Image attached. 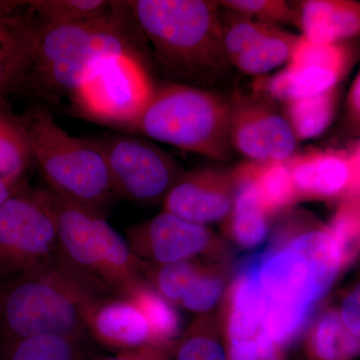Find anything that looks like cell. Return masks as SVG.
I'll return each mask as SVG.
<instances>
[{
    "instance_id": "obj_1",
    "label": "cell",
    "mask_w": 360,
    "mask_h": 360,
    "mask_svg": "<svg viewBox=\"0 0 360 360\" xmlns=\"http://www.w3.org/2000/svg\"><path fill=\"white\" fill-rule=\"evenodd\" d=\"M257 258L265 302L262 333L284 349L342 274L340 253L328 224L311 213L293 212Z\"/></svg>"
},
{
    "instance_id": "obj_2",
    "label": "cell",
    "mask_w": 360,
    "mask_h": 360,
    "mask_svg": "<svg viewBox=\"0 0 360 360\" xmlns=\"http://www.w3.org/2000/svg\"><path fill=\"white\" fill-rule=\"evenodd\" d=\"M106 295H112L58 252L7 279L0 288V341L42 335H89L90 314Z\"/></svg>"
},
{
    "instance_id": "obj_3",
    "label": "cell",
    "mask_w": 360,
    "mask_h": 360,
    "mask_svg": "<svg viewBox=\"0 0 360 360\" xmlns=\"http://www.w3.org/2000/svg\"><path fill=\"white\" fill-rule=\"evenodd\" d=\"M127 4L161 70L176 84H210L231 68L224 53L217 1L134 0Z\"/></svg>"
},
{
    "instance_id": "obj_4",
    "label": "cell",
    "mask_w": 360,
    "mask_h": 360,
    "mask_svg": "<svg viewBox=\"0 0 360 360\" xmlns=\"http://www.w3.org/2000/svg\"><path fill=\"white\" fill-rule=\"evenodd\" d=\"M127 1L103 18L68 25H39L26 89L45 98L72 97L97 66L125 53L142 56L130 30Z\"/></svg>"
},
{
    "instance_id": "obj_5",
    "label": "cell",
    "mask_w": 360,
    "mask_h": 360,
    "mask_svg": "<svg viewBox=\"0 0 360 360\" xmlns=\"http://www.w3.org/2000/svg\"><path fill=\"white\" fill-rule=\"evenodd\" d=\"M33 165L52 193L105 217L116 194L105 158L96 141L61 129L51 111L33 106L21 115Z\"/></svg>"
},
{
    "instance_id": "obj_6",
    "label": "cell",
    "mask_w": 360,
    "mask_h": 360,
    "mask_svg": "<svg viewBox=\"0 0 360 360\" xmlns=\"http://www.w3.org/2000/svg\"><path fill=\"white\" fill-rule=\"evenodd\" d=\"M134 132L214 160H229L232 153L229 101L200 86H156Z\"/></svg>"
},
{
    "instance_id": "obj_7",
    "label": "cell",
    "mask_w": 360,
    "mask_h": 360,
    "mask_svg": "<svg viewBox=\"0 0 360 360\" xmlns=\"http://www.w3.org/2000/svg\"><path fill=\"white\" fill-rule=\"evenodd\" d=\"M45 189L58 229L59 252L68 262L112 295L123 297L146 281V264L105 217Z\"/></svg>"
},
{
    "instance_id": "obj_8",
    "label": "cell",
    "mask_w": 360,
    "mask_h": 360,
    "mask_svg": "<svg viewBox=\"0 0 360 360\" xmlns=\"http://www.w3.org/2000/svg\"><path fill=\"white\" fill-rule=\"evenodd\" d=\"M155 89L143 56L125 53L97 66L71 101L82 117L131 134Z\"/></svg>"
},
{
    "instance_id": "obj_9",
    "label": "cell",
    "mask_w": 360,
    "mask_h": 360,
    "mask_svg": "<svg viewBox=\"0 0 360 360\" xmlns=\"http://www.w3.org/2000/svg\"><path fill=\"white\" fill-rule=\"evenodd\" d=\"M58 252V229L46 189L25 180L0 206V269L9 279Z\"/></svg>"
},
{
    "instance_id": "obj_10",
    "label": "cell",
    "mask_w": 360,
    "mask_h": 360,
    "mask_svg": "<svg viewBox=\"0 0 360 360\" xmlns=\"http://www.w3.org/2000/svg\"><path fill=\"white\" fill-rule=\"evenodd\" d=\"M105 158L116 196L141 205L165 200L184 170L167 151L141 137L106 134L94 139Z\"/></svg>"
},
{
    "instance_id": "obj_11",
    "label": "cell",
    "mask_w": 360,
    "mask_h": 360,
    "mask_svg": "<svg viewBox=\"0 0 360 360\" xmlns=\"http://www.w3.org/2000/svg\"><path fill=\"white\" fill-rule=\"evenodd\" d=\"M354 42L314 44L300 35L292 58L283 70L258 85L271 101L286 103L338 87L356 61Z\"/></svg>"
},
{
    "instance_id": "obj_12",
    "label": "cell",
    "mask_w": 360,
    "mask_h": 360,
    "mask_svg": "<svg viewBox=\"0 0 360 360\" xmlns=\"http://www.w3.org/2000/svg\"><path fill=\"white\" fill-rule=\"evenodd\" d=\"M221 302L219 328L229 360H283L262 333L265 302L257 255L241 265Z\"/></svg>"
},
{
    "instance_id": "obj_13",
    "label": "cell",
    "mask_w": 360,
    "mask_h": 360,
    "mask_svg": "<svg viewBox=\"0 0 360 360\" xmlns=\"http://www.w3.org/2000/svg\"><path fill=\"white\" fill-rule=\"evenodd\" d=\"M127 241L132 252L146 264L163 265L202 258L208 262H226L224 241L212 229L165 210L130 226Z\"/></svg>"
},
{
    "instance_id": "obj_14",
    "label": "cell",
    "mask_w": 360,
    "mask_h": 360,
    "mask_svg": "<svg viewBox=\"0 0 360 360\" xmlns=\"http://www.w3.org/2000/svg\"><path fill=\"white\" fill-rule=\"evenodd\" d=\"M227 101L232 150L250 161H286L295 155L298 141L274 101L236 94Z\"/></svg>"
},
{
    "instance_id": "obj_15",
    "label": "cell",
    "mask_w": 360,
    "mask_h": 360,
    "mask_svg": "<svg viewBox=\"0 0 360 360\" xmlns=\"http://www.w3.org/2000/svg\"><path fill=\"white\" fill-rule=\"evenodd\" d=\"M225 56L231 66L253 77L286 65L300 35L281 26L251 20L231 11H220Z\"/></svg>"
},
{
    "instance_id": "obj_16",
    "label": "cell",
    "mask_w": 360,
    "mask_h": 360,
    "mask_svg": "<svg viewBox=\"0 0 360 360\" xmlns=\"http://www.w3.org/2000/svg\"><path fill=\"white\" fill-rule=\"evenodd\" d=\"M234 191L232 172L196 168L179 177L162 201L163 210L193 224H221L231 212Z\"/></svg>"
},
{
    "instance_id": "obj_17",
    "label": "cell",
    "mask_w": 360,
    "mask_h": 360,
    "mask_svg": "<svg viewBox=\"0 0 360 360\" xmlns=\"http://www.w3.org/2000/svg\"><path fill=\"white\" fill-rule=\"evenodd\" d=\"M288 162L298 201H338L359 181L352 151L315 149Z\"/></svg>"
},
{
    "instance_id": "obj_18",
    "label": "cell",
    "mask_w": 360,
    "mask_h": 360,
    "mask_svg": "<svg viewBox=\"0 0 360 360\" xmlns=\"http://www.w3.org/2000/svg\"><path fill=\"white\" fill-rule=\"evenodd\" d=\"M87 331L94 342L115 352L156 343L141 310L122 296L101 298L90 314Z\"/></svg>"
},
{
    "instance_id": "obj_19",
    "label": "cell",
    "mask_w": 360,
    "mask_h": 360,
    "mask_svg": "<svg viewBox=\"0 0 360 360\" xmlns=\"http://www.w3.org/2000/svg\"><path fill=\"white\" fill-rule=\"evenodd\" d=\"M39 21L30 6L0 20V101L25 89L32 70Z\"/></svg>"
},
{
    "instance_id": "obj_20",
    "label": "cell",
    "mask_w": 360,
    "mask_h": 360,
    "mask_svg": "<svg viewBox=\"0 0 360 360\" xmlns=\"http://www.w3.org/2000/svg\"><path fill=\"white\" fill-rule=\"evenodd\" d=\"M302 37L329 44L360 39V2L354 0H305L297 4Z\"/></svg>"
},
{
    "instance_id": "obj_21",
    "label": "cell",
    "mask_w": 360,
    "mask_h": 360,
    "mask_svg": "<svg viewBox=\"0 0 360 360\" xmlns=\"http://www.w3.org/2000/svg\"><path fill=\"white\" fill-rule=\"evenodd\" d=\"M236 191L231 212L221 222L222 231L236 245L250 250L264 243L269 231V217L259 205L250 180L232 170Z\"/></svg>"
},
{
    "instance_id": "obj_22",
    "label": "cell",
    "mask_w": 360,
    "mask_h": 360,
    "mask_svg": "<svg viewBox=\"0 0 360 360\" xmlns=\"http://www.w3.org/2000/svg\"><path fill=\"white\" fill-rule=\"evenodd\" d=\"M89 335H42L0 341V360H94Z\"/></svg>"
},
{
    "instance_id": "obj_23",
    "label": "cell",
    "mask_w": 360,
    "mask_h": 360,
    "mask_svg": "<svg viewBox=\"0 0 360 360\" xmlns=\"http://www.w3.org/2000/svg\"><path fill=\"white\" fill-rule=\"evenodd\" d=\"M307 360H355L360 357V340L347 328L335 305H326L307 333Z\"/></svg>"
},
{
    "instance_id": "obj_24",
    "label": "cell",
    "mask_w": 360,
    "mask_h": 360,
    "mask_svg": "<svg viewBox=\"0 0 360 360\" xmlns=\"http://www.w3.org/2000/svg\"><path fill=\"white\" fill-rule=\"evenodd\" d=\"M236 169L250 180L259 205L271 219L297 202L288 160L250 161Z\"/></svg>"
},
{
    "instance_id": "obj_25",
    "label": "cell",
    "mask_w": 360,
    "mask_h": 360,
    "mask_svg": "<svg viewBox=\"0 0 360 360\" xmlns=\"http://www.w3.org/2000/svg\"><path fill=\"white\" fill-rule=\"evenodd\" d=\"M33 165L27 130L6 99L0 101V179L25 176Z\"/></svg>"
},
{
    "instance_id": "obj_26",
    "label": "cell",
    "mask_w": 360,
    "mask_h": 360,
    "mask_svg": "<svg viewBox=\"0 0 360 360\" xmlns=\"http://www.w3.org/2000/svg\"><path fill=\"white\" fill-rule=\"evenodd\" d=\"M338 87L319 96L284 103V115L298 141L319 136L335 118L338 103Z\"/></svg>"
},
{
    "instance_id": "obj_27",
    "label": "cell",
    "mask_w": 360,
    "mask_h": 360,
    "mask_svg": "<svg viewBox=\"0 0 360 360\" xmlns=\"http://www.w3.org/2000/svg\"><path fill=\"white\" fill-rule=\"evenodd\" d=\"M169 360H229L219 316L213 312L198 315L175 340Z\"/></svg>"
},
{
    "instance_id": "obj_28",
    "label": "cell",
    "mask_w": 360,
    "mask_h": 360,
    "mask_svg": "<svg viewBox=\"0 0 360 360\" xmlns=\"http://www.w3.org/2000/svg\"><path fill=\"white\" fill-rule=\"evenodd\" d=\"M328 226L335 239L345 272L360 257V181L336 201L335 213Z\"/></svg>"
},
{
    "instance_id": "obj_29",
    "label": "cell",
    "mask_w": 360,
    "mask_h": 360,
    "mask_svg": "<svg viewBox=\"0 0 360 360\" xmlns=\"http://www.w3.org/2000/svg\"><path fill=\"white\" fill-rule=\"evenodd\" d=\"M123 297L129 298L141 310L156 343H172L179 338L181 321L175 305L165 300L146 281L136 284Z\"/></svg>"
},
{
    "instance_id": "obj_30",
    "label": "cell",
    "mask_w": 360,
    "mask_h": 360,
    "mask_svg": "<svg viewBox=\"0 0 360 360\" xmlns=\"http://www.w3.org/2000/svg\"><path fill=\"white\" fill-rule=\"evenodd\" d=\"M39 25H68L103 18L117 1L105 0H32L27 1Z\"/></svg>"
},
{
    "instance_id": "obj_31",
    "label": "cell",
    "mask_w": 360,
    "mask_h": 360,
    "mask_svg": "<svg viewBox=\"0 0 360 360\" xmlns=\"http://www.w3.org/2000/svg\"><path fill=\"white\" fill-rule=\"evenodd\" d=\"M207 262L194 259L163 265L146 264L144 278L165 300L179 307L182 298Z\"/></svg>"
},
{
    "instance_id": "obj_32",
    "label": "cell",
    "mask_w": 360,
    "mask_h": 360,
    "mask_svg": "<svg viewBox=\"0 0 360 360\" xmlns=\"http://www.w3.org/2000/svg\"><path fill=\"white\" fill-rule=\"evenodd\" d=\"M229 269L227 262H208L182 298L179 307L198 315L213 312L227 290Z\"/></svg>"
},
{
    "instance_id": "obj_33",
    "label": "cell",
    "mask_w": 360,
    "mask_h": 360,
    "mask_svg": "<svg viewBox=\"0 0 360 360\" xmlns=\"http://www.w3.org/2000/svg\"><path fill=\"white\" fill-rule=\"evenodd\" d=\"M217 4L225 11L260 22L300 27L297 4H290L283 0H224Z\"/></svg>"
},
{
    "instance_id": "obj_34",
    "label": "cell",
    "mask_w": 360,
    "mask_h": 360,
    "mask_svg": "<svg viewBox=\"0 0 360 360\" xmlns=\"http://www.w3.org/2000/svg\"><path fill=\"white\" fill-rule=\"evenodd\" d=\"M335 307L348 330L360 340V276L345 291Z\"/></svg>"
},
{
    "instance_id": "obj_35",
    "label": "cell",
    "mask_w": 360,
    "mask_h": 360,
    "mask_svg": "<svg viewBox=\"0 0 360 360\" xmlns=\"http://www.w3.org/2000/svg\"><path fill=\"white\" fill-rule=\"evenodd\" d=\"M174 342L153 343L134 349L115 352V355L110 356H96L94 360H169Z\"/></svg>"
},
{
    "instance_id": "obj_36",
    "label": "cell",
    "mask_w": 360,
    "mask_h": 360,
    "mask_svg": "<svg viewBox=\"0 0 360 360\" xmlns=\"http://www.w3.org/2000/svg\"><path fill=\"white\" fill-rule=\"evenodd\" d=\"M347 112L352 122L360 125V71L348 94Z\"/></svg>"
},
{
    "instance_id": "obj_37",
    "label": "cell",
    "mask_w": 360,
    "mask_h": 360,
    "mask_svg": "<svg viewBox=\"0 0 360 360\" xmlns=\"http://www.w3.org/2000/svg\"><path fill=\"white\" fill-rule=\"evenodd\" d=\"M25 176L11 177V179H0V206L6 202L7 198L20 188L25 181Z\"/></svg>"
},
{
    "instance_id": "obj_38",
    "label": "cell",
    "mask_w": 360,
    "mask_h": 360,
    "mask_svg": "<svg viewBox=\"0 0 360 360\" xmlns=\"http://www.w3.org/2000/svg\"><path fill=\"white\" fill-rule=\"evenodd\" d=\"M26 7H27V1L0 0V20L15 15L25 11Z\"/></svg>"
},
{
    "instance_id": "obj_39",
    "label": "cell",
    "mask_w": 360,
    "mask_h": 360,
    "mask_svg": "<svg viewBox=\"0 0 360 360\" xmlns=\"http://www.w3.org/2000/svg\"><path fill=\"white\" fill-rule=\"evenodd\" d=\"M352 155H354L355 167H356L357 174H359L360 179V141L357 143L356 148L352 150Z\"/></svg>"
},
{
    "instance_id": "obj_40",
    "label": "cell",
    "mask_w": 360,
    "mask_h": 360,
    "mask_svg": "<svg viewBox=\"0 0 360 360\" xmlns=\"http://www.w3.org/2000/svg\"><path fill=\"white\" fill-rule=\"evenodd\" d=\"M7 279L6 278V276H4V274H2L1 269H0V288H1V286L4 285V283H6Z\"/></svg>"
}]
</instances>
